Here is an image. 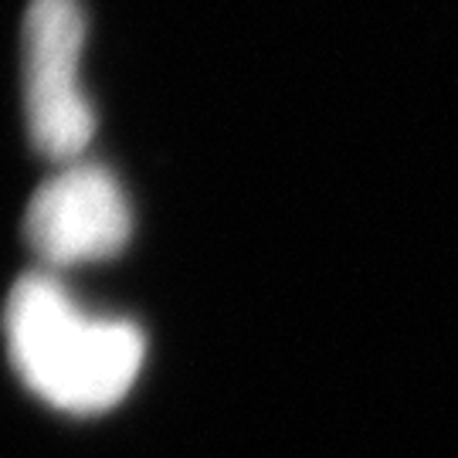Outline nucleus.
Instances as JSON below:
<instances>
[{
  "instance_id": "obj_1",
  "label": "nucleus",
  "mask_w": 458,
  "mask_h": 458,
  "mask_svg": "<svg viewBox=\"0 0 458 458\" xmlns=\"http://www.w3.org/2000/svg\"><path fill=\"white\" fill-rule=\"evenodd\" d=\"M4 336L24 387L65 414L115 408L147 360L143 329L82 310L48 272L14 282L4 306Z\"/></svg>"
},
{
  "instance_id": "obj_2",
  "label": "nucleus",
  "mask_w": 458,
  "mask_h": 458,
  "mask_svg": "<svg viewBox=\"0 0 458 458\" xmlns=\"http://www.w3.org/2000/svg\"><path fill=\"white\" fill-rule=\"evenodd\" d=\"M85 11L79 0H31L21 31V85L31 147L65 166L82 160L96 113L82 89Z\"/></svg>"
},
{
  "instance_id": "obj_3",
  "label": "nucleus",
  "mask_w": 458,
  "mask_h": 458,
  "mask_svg": "<svg viewBox=\"0 0 458 458\" xmlns=\"http://www.w3.org/2000/svg\"><path fill=\"white\" fill-rule=\"evenodd\" d=\"M132 238L130 197L102 164L58 166L34 191L24 214V242L51 268L106 262Z\"/></svg>"
}]
</instances>
